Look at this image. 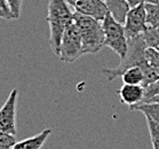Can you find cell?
Returning a JSON list of instances; mask_svg holds the SVG:
<instances>
[{"instance_id":"obj_4","label":"cell","mask_w":159,"mask_h":149,"mask_svg":"<svg viewBox=\"0 0 159 149\" xmlns=\"http://www.w3.org/2000/svg\"><path fill=\"white\" fill-rule=\"evenodd\" d=\"M101 24L104 32V46L112 49L119 56L120 60H123L126 56L127 48H128L124 26L116 21L109 12L102 20Z\"/></svg>"},{"instance_id":"obj_19","label":"cell","mask_w":159,"mask_h":149,"mask_svg":"<svg viewBox=\"0 0 159 149\" xmlns=\"http://www.w3.org/2000/svg\"><path fill=\"white\" fill-rule=\"evenodd\" d=\"M0 18L2 20H14L13 14H11L9 6H8L7 1L6 0H0Z\"/></svg>"},{"instance_id":"obj_13","label":"cell","mask_w":159,"mask_h":149,"mask_svg":"<svg viewBox=\"0 0 159 149\" xmlns=\"http://www.w3.org/2000/svg\"><path fill=\"white\" fill-rule=\"evenodd\" d=\"M132 110L141 111L147 118H150L153 122L159 124V103L155 102H141L130 108Z\"/></svg>"},{"instance_id":"obj_12","label":"cell","mask_w":159,"mask_h":149,"mask_svg":"<svg viewBox=\"0 0 159 149\" xmlns=\"http://www.w3.org/2000/svg\"><path fill=\"white\" fill-rule=\"evenodd\" d=\"M120 77L124 84H129V85H143L144 81V75L140 67H130L125 70L120 75Z\"/></svg>"},{"instance_id":"obj_8","label":"cell","mask_w":159,"mask_h":149,"mask_svg":"<svg viewBox=\"0 0 159 149\" xmlns=\"http://www.w3.org/2000/svg\"><path fill=\"white\" fill-rule=\"evenodd\" d=\"M73 12L81 15H86L102 22L108 8L103 0H65Z\"/></svg>"},{"instance_id":"obj_22","label":"cell","mask_w":159,"mask_h":149,"mask_svg":"<svg viewBox=\"0 0 159 149\" xmlns=\"http://www.w3.org/2000/svg\"><path fill=\"white\" fill-rule=\"evenodd\" d=\"M142 102H155V103H159V94L153 95V96L147 99V100H143Z\"/></svg>"},{"instance_id":"obj_15","label":"cell","mask_w":159,"mask_h":149,"mask_svg":"<svg viewBox=\"0 0 159 149\" xmlns=\"http://www.w3.org/2000/svg\"><path fill=\"white\" fill-rule=\"evenodd\" d=\"M147 124H148L149 133H150V138H151V143L153 149H159V124L153 122L150 118H147Z\"/></svg>"},{"instance_id":"obj_17","label":"cell","mask_w":159,"mask_h":149,"mask_svg":"<svg viewBox=\"0 0 159 149\" xmlns=\"http://www.w3.org/2000/svg\"><path fill=\"white\" fill-rule=\"evenodd\" d=\"M16 142V135L0 131V149H13Z\"/></svg>"},{"instance_id":"obj_20","label":"cell","mask_w":159,"mask_h":149,"mask_svg":"<svg viewBox=\"0 0 159 149\" xmlns=\"http://www.w3.org/2000/svg\"><path fill=\"white\" fill-rule=\"evenodd\" d=\"M159 94V79L155 83H152L151 85H149L145 87V92H144V99L143 100H147V99L151 98L153 95Z\"/></svg>"},{"instance_id":"obj_9","label":"cell","mask_w":159,"mask_h":149,"mask_svg":"<svg viewBox=\"0 0 159 149\" xmlns=\"http://www.w3.org/2000/svg\"><path fill=\"white\" fill-rule=\"evenodd\" d=\"M145 88L142 85H129L124 84L123 86L117 91L120 100L124 105H128L129 108L139 105L144 99Z\"/></svg>"},{"instance_id":"obj_2","label":"cell","mask_w":159,"mask_h":149,"mask_svg":"<svg viewBox=\"0 0 159 149\" xmlns=\"http://www.w3.org/2000/svg\"><path fill=\"white\" fill-rule=\"evenodd\" d=\"M46 22L49 26V46L58 56L60 45L65 30L73 23V11L65 0H48Z\"/></svg>"},{"instance_id":"obj_3","label":"cell","mask_w":159,"mask_h":149,"mask_svg":"<svg viewBox=\"0 0 159 149\" xmlns=\"http://www.w3.org/2000/svg\"><path fill=\"white\" fill-rule=\"evenodd\" d=\"M73 22L81 35L83 55L96 54L104 47V32L100 21L73 12Z\"/></svg>"},{"instance_id":"obj_7","label":"cell","mask_w":159,"mask_h":149,"mask_svg":"<svg viewBox=\"0 0 159 149\" xmlns=\"http://www.w3.org/2000/svg\"><path fill=\"white\" fill-rule=\"evenodd\" d=\"M18 91L14 88L9 93L4 105L0 108V131L16 135V108Z\"/></svg>"},{"instance_id":"obj_18","label":"cell","mask_w":159,"mask_h":149,"mask_svg":"<svg viewBox=\"0 0 159 149\" xmlns=\"http://www.w3.org/2000/svg\"><path fill=\"white\" fill-rule=\"evenodd\" d=\"M7 1L9 9H11V14L14 20H18L21 17V12H22V4L23 0H6Z\"/></svg>"},{"instance_id":"obj_14","label":"cell","mask_w":159,"mask_h":149,"mask_svg":"<svg viewBox=\"0 0 159 149\" xmlns=\"http://www.w3.org/2000/svg\"><path fill=\"white\" fill-rule=\"evenodd\" d=\"M147 13V26L148 28H158L159 26V2L144 4Z\"/></svg>"},{"instance_id":"obj_5","label":"cell","mask_w":159,"mask_h":149,"mask_svg":"<svg viewBox=\"0 0 159 149\" xmlns=\"http://www.w3.org/2000/svg\"><path fill=\"white\" fill-rule=\"evenodd\" d=\"M80 56H83L81 35L76 23L73 22L65 30L64 35L62 37L57 58H60V60L64 63H72Z\"/></svg>"},{"instance_id":"obj_6","label":"cell","mask_w":159,"mask_h":149,"mask_svg":"<svg viewBox=\"0 0 159 149\" xmlns=\"http://www.w3.org/2000/svg\"><path fill=\"white\" fill-rule=\"evenodd\" d=\"M124 29L127 38L142 36L148 30L144 4H140L135 7L129 8L125 17Z\"/></svg>"},{"instance_id":"obj_1","label":"cell","mask_w":159,"mask_h":149,"mask_svg":"<svg viewBox=\"0 0 159 149\" xmlns=\"http://www.w3.org/2000/svg\"><path fill=\"white\" fill-rule=\"evenodd\" d=\"M127 44H128V48H127L126 56L123 60H120L119 66L113 69H103L102 73L107 77L109 81H111L115 78L119 77L125 70L130 67H140L144 75V81L142 86L145 88L152 83L157 81L159 79V76L149 66L148 61L145 58V49L148 47L144 43L143 35L133 37V38H127Z\"/></svg>"},{"instance_id":"obj_10","label":"cell","mask_w":159,"mask_h":149,"mask_svg":"<svg viewBox=\"0 0 159 149\" xmlns=\"http://www.w3.org/2000/svg\"><path fill=\"white\" fill-rule=\"evenodd\" d=\"M52 134V128H45L34 137L24 139L22 141L16 142L13 149H41L48 137Z\"/></svg>"},{"instance_id":"obj_11","label":"cell","mask_w":159,"mask_h":149,"mask_svg":"<svg viewBox=\"0 0 159 149\" xmlns=\"http://www.w3.org/2000/svg\"><path fill=\"white\" fill-rule=\"evenodd\" d=\"M103 1L108 8L109 13L115 17L116 21L124 26L127 12L129 11V6L126 0H103Z\"/></svg>"},{"instance_id":"obj_21","label":"cell","mask_w":159,"mask_h":149,"mask_svg":"<svg viewBox=\"0 0 159 149\" xmlns=\"http://www.w3.org/2000/svg\"><path fill=\"white\" fill-rule=\"evenodd\" d=\"M129 8L135 7L140 4H153V2H158L157 0H126Z\"/></svg>"},{"instance_id":"obj_16","label":"cell","mask_w":159,"mask_h":149,"mask_svg":"<svg viewBox=\"0 0 159 149\" xmlns=\"http://www.w3.org/2000/svg\"><path fill=\"white\" fill-rule=\"evenodd\" d=\"M145 58L148 61L149 66L151 67L159 76V51H156L153 48H147L145 49Z\"/></svg>"},{"instance_id":"obj_23","label":"cell","mask_w":159,"mask_h":149,"mask_svg":"<svg viewBox=\"0 0 159 149\" xmlns=\"http://www.w3.org/2000/svg\"><path fill=\"white\" fill-rule=\"evenodd\" d=\"M157 1H158V2H159V0H157Z\"/></svg>"}]
</instances>
